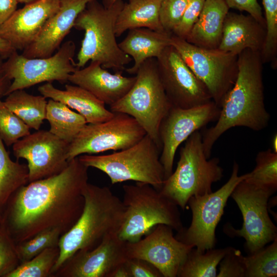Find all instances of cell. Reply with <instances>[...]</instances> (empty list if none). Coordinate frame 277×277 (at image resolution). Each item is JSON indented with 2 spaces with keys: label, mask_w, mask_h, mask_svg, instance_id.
Masks as SVG:
<instances>
[{
  "label": "cell",
  "mask_w": 277,
  "mask_h": 277,
  "mask_svg": "<svg viewBox=\"0 0 277 277\" xmlns=\"http://www.w3.org/2000/svg\"><path fill=\"white\" fill-rule=\"evenodd\" d=\"M263 64L259 51L247 49L238 55L235 83L222 102L216 124L202 134L208 159L216 141L229 129L244 127L259 131L268 126L270 116L264 103Z\"/></svg>",
  "instance_id": "7a4b0ae2"
},
{
  "label": "cell",
  "mask_w": 277,
  "mask_h": 277,
  "mask_svg": "<svg viewBox=\"0 0 277 277\" xmlns=\"http://www.w3.org/2000/svg\"><path fill=\"white\" fill-rule=\"evenodd\" d=\"M123 189L125 213L117 233L122 240L136 242L160 224L177 232L184 227L179 206L151 185L136 182Z\"/></svg>",
  "instance_id": "8992f818"
},
{
  "label": "cell",
  "mask_w": 277,
  "mask_h": 277,
  "mask_svg": "<svg viewBox=\"0 0 277 277\" xmlns=\"http://www.w3.org/2000/svg\"><path fill=\"white\" fill-rule=\"evenodd\" d=\"M62 232L51 229L39 232L31 238L16 244V250L21 263L26 262L45 249L58 246Z\"/></svg>",
  "instance_id": "e575fe53"
},
{
  "label": "cell",
  "mask_w": 277,
  "mask_h": 277,
  "mask_svg": "<svg viewBox=\"0 0 277 277\" xmlns=\"http://www.w3.org/2000/svg\"><path fill=\"white\" fill-rule=\"evenodd\" d=\"M245 277L277 276V238L268 246L244 256Z\"/></svg>",
  "instance_id": "1f68e13d"
},
{
  "label": "cell",
  "mask_w": 277,
  "mask_h": 277,
  "mask_svg": "<svg viewBox=\"0 0 277 277\" xmlns=\"http://www.w3.org/2000/svg\"><path fill=\"white\" fill-rule=\"evenodd\" d=\"M11 83V81L3 73L0 74V97L5 96Z\"/></svg>",
  "instance_id": "bcb514c9"
},
{
  "label": "cell",
  "mask_w": 277,
  "mask_h": 277,
  "mask_svg": "<svg viewBox=\"0 0 277 277\" xmlns=\"http://www.w3.org/2000/svg\"><path fill=\"white\" fill-rule=\"evenodd\" d=\"M59 254L58 246L47 248L32 259L21 263L7 277H51Z\"/></svg>",
  "instance_id": "d6a6232c"
},
{
  "label": "cell",
  "mask_w": 277,
  "mask_h": 277,
  "mask_svg": "<svg viewBox=\"0 0 277 277\" xmlns=\"http://www.w3.org/2000/svg\"><path fill=\"white\" fill-rule=\"evenodd\" d=\"M161 149L147 134L133 146L106 155L85 154L78 156L88 167L109 177L112 184L126 181L149 184L160 190L165 180L160 161Z\"/></svg>",
  "instance_id": "52a82bcc"
},
{
  "label": "cell",
  "mask_w": 277,
  "mask_h": 277,
  "mask_svg": "<svg viewBox=\"0 0 277 277\" xmlns=\"http://www.w3.org/2000/svg\"><path fill=\"white\" fill-rule=\"evenodd\" d=\"M83 195L82 213L73 227L60 239V254L51 277L77 251L91 250L109 235L118 233L123 223L125 206L109 187L88 183Z\"/></svg>",
  "instance_id": "3957f363"
},
{
  "label": "cell",
  "mask_w": 277,
  "mask_h": 277,
  "mask_svg": "<svg viewBox=\"0 0 277 277\" xmlns=\"http://www.w3.org/2000/svg\"><path fill=\"white\" fill-rule=\"evenodd\" d=\"M170 45L207 87L212 101L220 108L222 102L236 80L238 55L218 49H205L171 34Z\"/></svg>",
  "instance_id": "30bf717a"
},
{
  "label": "cell",
  "mask_w": 277,
  "mask_h": 277,
  "mask_svg": "<svg viewBox=\"0 0 277 277\" xmlns=\"http://www.w3.org/2000/svg\"><path fill=\"white\" fill-rule=\"evenodd\" d=\"M61 0H36L17 9L0 28V35L16 50H24L58 10Z\"/></svg>",
  "instance_id": "d6986e66"
},
{
  "label": "cell",
  "mask_w": 277,
  "mask_h": 277,
  "mask_svg": "<svg viewBox=\"0 0 277 277\" xmlns=\"http://www.w3.org/2000/svg\"><path fill=\"white\" fill-rule=\"evenodd\" d=\"M94 0H61L57 11L46 22L33 42L22 55L27 58L47 57L58 49L73 27L78 15Z\"/></svg>",
  "instance_id": "ffe728a7"
},
{
  "label": "cell",
  "mask_w": 277,
  "mask_h": 277,
  "mask_svg": "<svg viewBox=\"0 0 277 277\" xmlns=\"http://www.w3.org/2000/svg\"><path fill=\"white\" fill-rule=\"evenodd\" d=\"M162 0H128L124 3L116 21V37L130 29L146 28L164 32L159 11ZM166 32V31H165Z\"/></svg>",
  "instance_id": "484cf974"
},
{
  "label": "cell",
  "mask_w": 277,
  "mask_h": 277,
  "mask_svg": "<svg viewBox=\"0 0 277 277\" xmlns=\"http://www.w3.org/2000/svg\"><path fill=\"white\" fill-rule=\"evenodd\" d=\"M124 2L118 0L105 7L98 0L87 4L78 15L73 27L85 32L76 66L83 68L89 61L99 62L105 69H125L132 60L119 47L116 39L115 23Z\"/></svg>",
  "instance_id": "277c9868"
},
{
  "label": "cell",
  "mask_w": 277,
  "mask_h": 277,
  "mask_svg": "<svg viewBox=\"0 0 277 277\" xmlns=\"http://www.w3.org/2000/svg\"><path fill=\"white\" fill-rule=\"evenodd\" d=\"M88 168L76 157L61 173L30 182L11 196L1 214L16 244L51 229L64 234L73 227L83 211Z\"/></svg>",
  "instance_id": "6da1fadb"
},
{
  "label": "cell",
  "mask_w": 277,
  "mask_h": 277,
  "mask_svg": "<svg viewBox=\"0 0 277 277\" xmlns=\"http://www.w3.org/2000/svg\"><path fill=\"white\" fill-rule=\"evenodd\" d=\"M187 4V0H162L159 17L165 31L172 34L180 23Z\"/></svg>",
  "instance_id": "74e56055"
},
{
  "label": "cell",
  "mask_w": 277,
  "mask_h": 277,
  "mask_svg": "<svg viewBox=\"0 0 277 277\" xmlns=\"http://www.w3.org/2000/svg\"><path fill=\"white\" fill-rule=\"evenodd\" d=\"M219 163L217 157H206L202 134L195 131L181 147L175 171L164 180L159 191L184 210L191 197L212 192V184L224 176Z\"/></svg>",
  "instance_id": "5b68a950"
},
{
  "label": "cell",
  "mask_w": 277,
  "mask_h": 277,
  "mask_svg": "<svg viewBox=\"0 0 277 277\" xmlns=\"http://www.w3.org/2000/svg\"><path fill=\"white\" fill-rule=\"evenodd\" d=\"M125 264L130 277H163L155 267L144 260L129 258Z\"/></svg>",
  "instance_id": "60d3db41"
},
{
  "label": "cell",
  "mask_w": 277,
  "mask_h": 277,
  "mask_svg": "<svg viewBox=\"0 0 277 277\" xmlns=\"http://www.w3.org/2000/svg\"><path fill=\"white\" fill-rule=\"evenodd\" d=\"M146 133L132 116L114 112L110 120L96 124H87L69 144L68 162L78 156L107 151L125 149L140 141Z\"/></svg>",
  "instance_id": "4fadbf2b"
},
{
  "label": "cell",
  "mask_w": 277,
  "mask_h": 277,
  "mask_svg": "<svg viewBox=\"0 0 277 277\" xmlns=\"http://www.w3.org/2000/svg\"><path fill=\"white\" fill-rule=\"evenodd\" d=\"M3 60H4V58H3L2 55L0 54V74L3 73V72H2V67H3V63H4Z\"/></svg>",
  "instance_id": "f907efd6"
},
{
  "label": "cell",
  "mask_w": 277,
  "mask_h": 277,
  "mask_svg": "<svg viewBox=\"0 0 277 277\" xmlns=\"http://www.w3.org/2000/svg\"><path fill=\"white\" fill-rule=\"evenodd\" d=\"M38 91L46 98L60 102L75 110L87 124L105 122L114 115V112L106 108L104 102L77 85H66L63 90L55 88L51 83H47L39 86Z\"/></svg>",
  "instance_id": "603a6c76"
},
{
  "label": "cell",
  "mask_w": 277,
  "mask_h": 277,
  "mask_svg": "<svg viewBox=\"0 0 277 277\" xmlns=\"http://www.w3.org/2000/svg\"><path fill=\"white\" fill-rule=\"evenodd\" d=\"M156 59L161 83L172 106L189 108L212 101L206 86L173 46H167Z\"/></svg>",
  "instance_id": "9a60e30c"
},
{
  "label": "cell",
  "mask_w": 277,
  "mask_h": 277,
  "mask_svg": "<svg viewBox=\"0 0 277 277\" xmlns=\"http://www.w3.org/2000/svg\"><path fill=\"white\" fill-rule=\"evenodd\" d=\"M239 164L234 161L230 177L219 189L189 199L187 205L192 213L191 224L177 232L176 239L202 251L214 248L215 229L227 200L236 186L246 177V174L239 175Z\"/></svg>",
  "instance_id": "7c38bea8"
},
{
  "label": "cell",
  "mask_w": 277,
  "mask_h": 277,
  "mask_svg": "<svg viewBox=\"0 0 277 277\" xmlns=\"http://www.w3.org/2000/svg\"><path fill=\"white\" fill-rule=\"evenodd\" d=\"M229 9L225 0H205L199 18L185 40L201 48L217 49Z\"/></svg>",
  "instance_id": "d4e9b609"
},
{
  "label": "cell",
  "mask_w": 277,
  "mask_h": 277,
  "mask_svg": "<svg viewBox=\"0 0 277 277\" xmlns=\"http://www.w3.org/2000/svg\"><path fill=\"white\" fill-rule=\"evenodd\" d=\"M217 277H245L244 256L240 250L232 247L226 248V252L220 261Z\"/></svg>",
  "instance_id": "f35d334b"
},
{
  "label": "cell",
  "mask_w": 277,
  "mask_h": 277,
  "mask_svg": "<svg viewBox=\"0 0 277 277\" xmlns=\"http://www.w3.org/2000/svg\"><path fill=\"white\" fill-rule=\"evenodd\" d=\"M266 35V27L249 14L228 12L225 18L217 49L236 55L247 49L261 52Z\"/></svg>",
  "instance_id": "7402d4cb"
},
{
  "label": "cell",
  "mask_w": 277,
  "mask_h": 277,
  "mask_svg": "<svg viewBox=\"0 0 277 277\" xmlns=\"http://www.w3.org/2000/svg\"><path fill=\"white\" fill-rule=\"evenodd\" d=\"M126 245L117 233L110 234L94 249L75 252L51 277H109L128 259Z\"/></svg>",
  "instance_id": "ac0fdd59"
},
{
  "label": "cell",
  "mask_w": 277,
  "mask_h": 277,
  "mask_svg": "<svg viewBox=\"0 0 277 277\" xmlns=\"http://www.w3.org/2000/svg\"><path fill=\"white\" fill-rule=\"evenodd\" d=\"M265 11L266 35L264 47L261 52L263 63H270L277 67V0H262Z\"/></svg>",
  "instance_id": "836d02e7"
},
{
  "label": "cell",
  "mask_w": 277,
  "mask_h": 277,
  "mask_svg": "<svg viewBox=\"0 0 277 277\" xmlns=\"http://www.w3.org/2000/svg\"><path fill=\"white\" fill-rule=\"evenodd\" d=\"M225 1L229 8L246 11L266 27L262 9L257 0H225Z\"/></svg>",
  "instance_id": "b9f144b4"
},
{
  "label": "cell",
  "mask_w": 277,
  "mask_h": 277,
  "mask_svg": "<svg viewBox=\"0 0 277 277\" xmlns=\"http://www.w3.org/2000/svg\"><path fill=\"white\" fill-rule=\"evenodd\" d=\"M225 252L226 248L205 251L192 248L180 266L176 277H216L217 267Z\"/></svg>",
  "instance_id": "f546056e"
},
{
  "label": "cell",
  "mask_w": 277,
  "mask_h": 277,
  "mask_svg": "<svg viewBox=\"0 0 277 277\" xmlns=\"http://www.w3.org/2000/svg\"><path fill=\"white\" fill-rule=\"evenodd\" d=\"M15 50L7 41L0 35V54L4 60L7 59Z\"/></svg>",
  "instance_id": "ee69618b"
},
{
  "label": "cell",
  "mask_w": 277,
  "mask_h": 277,
  "mask_svg": "<svg viewBox=\"0 0 277 277\" xmlns=\"http://www.w3.org/2000/svg\"><path fill=\"white\" fill-rule=\"evenodd\" d=\"M75 50L74 42L70 40L47 57L27 58L14 51L3 64V73L11 81L5 96L43 82H67L69 76L79 69L73 60Z\"/></svg>",
  "instance_id": "8fae6325"
},
{
  "label": "cell",
  "mask_w": 277,
  "mask_h": 277,
  "mask_svg": "<svg viewBox=\"0 0 277 277\" xmlns=\"http://www.w3.org/2000/svg\"><path fill=\"white\" fill-rule=\"evenodd\" d=\"M30 128L11 111L0 97V136L7 146L30 133Z\"/></svg>",
  "instance_id": "d590c367"
},
{
  "label": "cell",
  "mask_w": 277,
  "mask_h": 277,
  "mask_svg": "<svg viewBox=\"0 0 277 277\" xmlns=\"http://www.w3.org/2000/svg\"><path fill=\"white\" fill-rule=\"evenodd\" d=\"M118 0H102V4L105 7H108L115 3Z\"/></svg>",
  "instance_id": "c3c4849f"
},
{
  "label": "cell",
  "mask_w": 277,
  "mask_h": 277,
  "mask_svg": "<svg viewBox=\"0 0 277 277\" xmlns=\"http://www.w3.org/2000/svg\"><path fill=\"white\" fill-rule=\"evenodd\" d=\"M135 76L131 88L122 98L110 106L109 110L133 117L161 150L160 126L172 106L161 83L156 59L151 58L145 61L138 68Z\"/></svg>",
  "instance_id": "ba28073f"
},
{
  "label": "cell",
  "mask_w": 277,
  "mask_h": 277,
  "mask_svg": "<svg viewBox=\"0 0 277 277\" xmlns=\"http://www.w3.org/2000/svg\"><path fill=\"white\" fill-rule=\"evenodd\" d=\"M46 120L49 131L70 144L87 124L85 118L64 104L50 99L47 102Z\"/></svg>",
  "instance_id": "4316f807"
},
{
  "label": "cell",
  "mask_w": 277,
  "mask_h": 277,
  "mask_svg": "<svg viewBox=\"0 0 277 277\" xmlns=\"http://www.w3.org/2000/svg\"><path fill=\"white\" fill-rule=\"evenodd\" d=\"M173 230L165 224H158L139 241L127 242L128 258L149 262L163 277H176L180 266L193 247L176 239Z\"/></svg>",
  "instance_id": "e0dca14e"
},
{
  "label": "cell",
  "mask_w": 277,
  "mask_h": 277,
  "mask_svg": "<svg viewBox=\"0 0 277 277\" xmlns=\"http://www.w3.org/2000/svg\"><path fill=\"white\" fill-rule=\"evenodd\" d=\"M28 183L27 165L11 160L0 136V212L11 196Z\"/></svg>",
  "instance_id": "f1b7e54d"
},
{
  "label": "cell",
  "mask_w": 277,
  "mask_h": 277,
  "mask_svg": "<svg viewBox=\"0 0 277 277\" xmlns=\"http://www.w3.org/2000/svg\"><path fill=\"white\" fill-rule=\"evenodd\" d=\"M69 145L49 130H38L18 140L12 150L17 159L27 161L30 183L63 171L69 163Z\"/></svg>",
  "instance_id": "2e32d148"
},
{
  "label": "cell",
  "mask_w": 277,
  "mask_h": 277,
  "mask_svg": "<svg viewBox=\"0 0 277 277\" xmlns=\"http://www.w3.org/2000/svg\"><path fill=\"white\" fill-rule=\"evenodd\" d=\"M16 0H0V28L17 10Z\"/></svg>",
  "instance_id": "7bdbcfd3"
},
{
  "label": "cell",
  "mask_w": 277,
  "mask_h": 277,
  "mask_svg": "<svg viewBox=\"0 0 277 277\" xmlns=\"http://www.w3.org/2000/svg\"><path fill=\"white\" fill-rule=\"evenodd\" d=\"M271 150L277 153V134H274L271 140Z\"/></svg>",
  "instance_id": "7dc6e473"
},
{
  "label": "cell",
  "mask_w": 277,
  "mask_h": 277,
  "mask_svg": "<svg viewBox=\"0 0 277 277\" xmlns=\"http://www.w3.org/2000/svg\"><path fill=\"white\" fill-rule=\"evenodd\" d=\"M171 34L146 28L129 30L127 36L118 43L120 49L134 61L133 65L125 70L130 74H135L145 61L157 58L170 45Z\"/></svg>",
  "instance_id": "cb8c5ba5"
},
{
  "label": "cell",
  "mask_w": 277,
  "mask_h": 277,
  "mask_svg": "<svg viewBox=\"0 0 277 277\" xmlns=\"http://www.w3.org/2000/svg\"><path fill=\"white\" fill-rule=\"evenodd\" d=\"M135 80V76H124L122 71L111 73L99 62L91 61L88 66L71 73L68 81L87 90L105 104L111 106L129 91Z\"/></svg>",
  "instance_id": "44dd1931"
},
{
  "label": "cell",
  "mask_w": 277,
  "mask_h": 277,
  "mask_svg": "<svg viewBox=\"0 0 277 277\" xmlns=\"http://www.w3.org/2000/svg\"><path fill=\"white\" fill-rule=\"evenodd\" d=\"M205 2V0H187L182 19L172 34L186 39L202 12Z\"/></svg>",
  "instance_id": "ab89813d"
},
{
  "label": "cell",
  "mask_w": 277,
  "mask_h": 277,
  "mask_svg": "<svg viewBox=\"0 0 277 277\" xmlns=\"http://www.w3.org/2000/svg\"><path fill=\"white\" fill-rule=\"evenodd\" d=\"M125 262L117 267L111 273L109 277H130Z\"/></svg>",
  "instance_id": "f6af8a7d"
},
{
  "label": "cell",
  "mask_w": 277,
  "mask_h": 277,
  "mask_svg": "<svg viewBox=\"0 0 277 277\" xmlns=\"http://www.w3.org/2000/svg\"><path fill=\"white\" fill-rule=\"evenodd\" d=\"M220 112V108L213 101L189 108L171 107L159 128L162 145L160 161L165 180L173 172L174 157L180 145L194 132L216 121Z\"/></svg>",
  "instance_id": "5bb4252c"
},
{
  "label": "cell",
  "mask_w": 277,
  "mask_h": 277,
  "mask_svg": "<svg viewBox=\"0 0 277 277\" xmlns=\"http://www.w3.org/2000/svg\"><path fill=\"white\" fill-rule=\"evenodd\" d=\"M275 192L249 183L244 180L232 191L230 196L236 203L242 216L241 229L225 225L224 232L230 237H242L249 254L265 247L277 238V228L268 213V201Z\"/></svg>",
  "instance_id": "9c48e42d"
},
{
  "label": "cell",
  "mask_w": 277,
  "mask_h": 277,
  "mask_svg": "<svg viewBox=\"0 0 277 277\" xmlns=\"http://www.w3.org/2000/svg\"><path fill=\"white\" fill-rule=\"evenodd\" d=\"M35 1L36 0H16L18 3H22V4H25L30 3Z\"/></svg>",
  "instance_id": "681fc988"
},
{
  "label": "cell",
  "mask_w": 277,
  "mask_h": 277,
  "mask_svg": "<svg viewBox=\"0 0 277 277\" xmlns=\"http://www.w3.org/2000/svg\"><path fill=\"white\" fill-rule=\"evenodd\" d=\"M20 264L16 244L10 235L0 212V277H7Z\"/></svg>",
  "instance_id": "8d00e7d4"
},
{
  "label": "cell",
  "mask_w": 277,
  "mask_h": 277,
  "mask_svg": "<svg viewBox=\"0 0 277 277\" xmlns=\"http://www.w3.org/2000/svg\"><path fill=\"white\" fill-rule=\"evenodd\" d=\"M253 170L246 173L244 180L275 192L277 190V153L271 149L258 152Z\"/></svg>",
  "instance_id": "4dcf8cb0"
},
{
  "label": "cell",
  "mask_w": 277,
  "mask_h": 277,
  "mask_svg": "<svg viewBox=\"0 0 277 277\" xmlns=\"http://www.w3.org/2000/svg\"><path fill=\"white\" fill-rule=\"evenodd\" d=\"M4 101L5 105L30 129L39 130L46 120L47 101L42 95H31L24 89L14 91Z\"/></svg>",
  "instance_id": "83f0119b"
}]
</instances>
